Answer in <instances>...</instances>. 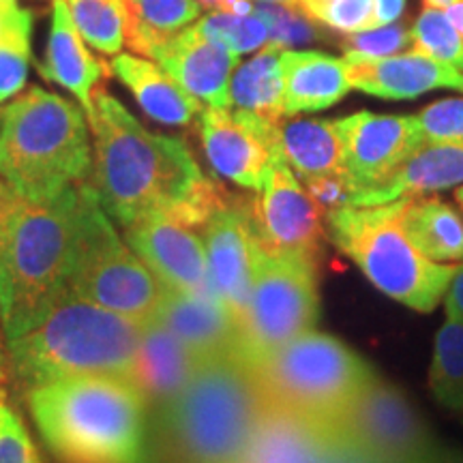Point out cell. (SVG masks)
<instances>
[{
    "mask_svg": "<svg viewBox=\"0 0 463 463\" xmlns=\"http://www.w3.org/2000/svg\"><path fill=\"white\" fill-rule=\"evenodd\" d=\"M5 405H7V403H5V392L0 391V416H3V410H5Z\"/></svg>",
    "mask_w": 463,
    "mask_h": 463,
    "instance_id": "cell-49",
    "label": "cell"
},
{
    "mask_svg": "<svg viewBox=\"0 0 463 463\" xmlns=\"http://www.w3.org/2000/svg\"><path fill=\"white\" fill-rule=\"evenodd\" d=\"M402 200L326 211V234L382 294L419 314H431L459 264L431 262L416 251L399 223Z\"/></svg>",
    "mask_w": 463,
    "mask_h": 463,
    "instance_id": "cell-7",
    "label": "cell"
},
{
    "mask_svg": "<svg viewBox=\"0 0 463 463\" xmlns=\"http://www.w3.org/2000/svg\"><path fill=\"white\" fill-rule=\"evenodd\" d=\"M24 395L61 463H142L148 403L129 378L75 375Z\"/></svg>",
    "mask_w": 463,
    "mask_h": 463,
    "instance_id": "cell-3",
    "label": "cell"
},
{
    "mask_svg": "<svg viewBox=\"0 0 463 463\" xmlns=\"http://www.w3.org/2000/svg\"><path fill=\"white\" fill-rule=\"evenodd\" d=\"M33 14L17 7L0 33V101L24 89L31 61Z\"/></svg>",
    "mask_w": 463,
    "mask_h": 463,
    "instance_id": "cell-31",
    "label": "cell"
},
{
    "mask_svg": "<svg viewBox=\"0 0 463 463\" xmlns=\"http://www.w3.org/2000/svg\"><path fill=\"white\" fill-rule=\"evenodd\" d=\"M84 42L108 56L120 54L129 34L127 0H65Z\"/></svg>",
    "mask_w": 463,
    "mask_h": 463,
    "instance_id": "cell-29",
    "label": "cell"
},
{
    "mask_svg": "<svg viewBox=\"0 0 463 463\" xmlns=\"http://www.w3.org/2000/svg\"><path fill=\"white\" fill-rule=\"evenodd\" d=\"M279 146L281 157L305 183L344 174V153L335 120L279 123Z\"/></svg>",
    "mask_w": 463,
    "mask_h": 463,
    "instance_id": "cell-26",
    "label": "cell"
},
{
    "mask_svg": "<svg viewBox=\"0 0 463 463\" xmlns=\"http://www.w3.org/2000/svg\"><path fill=\"white\" fill-rule=\"evenodd\" d=\"M67 289L137 322H153L164 298V283L133 249L118 239L95 189L78 187V217Z\"/></svg>",
    "mask_w": 463,
    "mask_h": 463,
    "instance_id": "cell-9",
    "label": "cell"
},
{
    "mask_svg": "<svg viewBox=\"0 0 463 463\" xmlns=\"http://www.w3.org/2000/svg\"><path fill=\"white\" fill-rule=\"evenodd\" d=\"M146 56L198 101L211 108H232L230 80L239 67V56L204 37L195 24L153 45Z\"/></svg>",
    "mask_w": 463,
    "mask_h": 463,
    "instance_id": "cell-17",
    "label": "cell"
},
{
    "mask_svg": "<svg viewBox=\"0 0 463 463\" xmlns=\"http://www.w3.org/2000/svg\"><path fill=\"white\" fill-rule=\"evenodd\" d=\"M256 15L260 20H264V24L269 26L270 42L283 45L292 43H303L316 39L314 26L309 24V17L297 7H286V5H256Z\"/></svg>",
    "mask_w": 463,
    "mask_h": 463,
    "instance_id": "cell-37",
    "label": "cell"
},
{
    "mask_svg": "<svg viewBox=\"0 0 463 463\" xmlns=\"http://www.w3.org/2000/svg\"><path fill=\"white\" fill-rule=\"evenodd\" d=\"M455 200H457V204L463 208V184H459V187L455 189Z\"/></svg>",
    "mask_w": 463,
    "mask_h": 463,
    "instance_id": "cell-48",
    "label": "cell"
},
{
    "mask_svg": "<svg viewBox=\"0 0 463 463\" xmlns=\"http://www.w3.org/2000/svg\"><path fill=\"white\" fill-rule=\"evenodd\" d=\"M459 184H463V144H425L384 183L354 195L350 204L375 206L425 198L427 194H438Z\"/></svg>",
    "mask_w": 463,
    "mask_h": 463,
    "instance_id": "cell-20",
    "label": "cell"
},
{
    "mask_svg": "<svg viewBox=\"0 0 463 463\" xmlns=\"http://www.w3.org/2000/svg\"><path fill=\"white\" fill-rule=\"evenodd\" d=\"M195 28L204 37L230 48L236 56L262 50L270 42L269 26L258 15H232L223 11H211L195 22Z\"/></svg>",
    "mask_w": 463,
    "mask_h": 463,
    "instance_id": "cell-32",
    "label": "cell"
},
{
    "mask_svg": "<svg viewBox=\"0 0 463 463\" xmlns=\"http://www.w3.org/2000/svg\"><path fill=\"white\" fill-rule=\"evenodd\" d=\"M425 3V7H431V9H449L450 5H455L457 0H422Z\"/></svg>",
    "mask_w": 463,
    "mask_h": 463,
    "instance_id": "cell-45",
    "label": "cell"
},
{
    "mask_svg": "<svg viewBox=\"0 0 463 463\" xmlns=\"http://www.w3.org/2000/svg\"><path fill=\"white\" fill-rule=\"evenodd\" d=\"M92 174L86 112L56 92L31 89L0 109V176L26 200H52Z\"/></svg>",
    "mask_w": 463,
    "mask_h": 463,
    "instance_id": "cell-6",
    "label": "cell"
},
{
    "mask_svg": "<svg viewBox=\"0 0 463 463\" xmlns=\"http://www.w3.org/2000/svg\"><path fill=\"white\" fill-rule=\"evenodd\" d=\"M408 0H373V28L399 22L405 14Z\"/></svg>",
    "mask_w": 463,
    "mask_h": 463,
    "instance_id": "cell-39",
    "label": "cell"
},
{
    "mask_svg": "<svg viewBox=\"0 0 463 463\" xmlns=\"http://www.w3.org/2000/svg\"><path fill=\"white\" fill-rule=\"evenodd\" d=\"M198 3H200V7H202V5H204V7L206 9H217L219 7V3H222V0H198Z\"/></svg>",
    "mask_w": 463,
    "mask_h": 463,
    "instance_id": "cell-47",
    "label": "cell"
},
{
    "mask_svg": "<svg viewBox=\"0 0 463 463\" xmlns=\"http://www.w3.org/2000/svg\"><path fill=\"white\" fill-rule=\"evenodd\" d=\"M444 15L449 17V22L453 24V28L459 33V37L463 39V0H457L455 5H450L449 9H444Z\"/></svg>",
    "mask_w": 463,
    "mask_h": 463,
    "instance_id": "cell-41",
    "label": "cell"
},
{
    "mask_svg": "<svg viewBox=\"0 0 463 463\" xmlns=\"http://www.w3.org/2000/svg\"><path fill=\"white\" fill-rule=\"evenodd\" d=\"M129 3V34L127 43L133 52L146 56L172 34L200 20L198 0H127Z\"/></svg>",
    "mask_w": 463,
    "mask_h": 463,
    "instance_id": "cell-28",
    "label": "cell"
},
{
    "mask_svg": "<svg viewBox=\"0 0 463 463\" xmlns=\"http://www.w3.org/2000/svg\"><path fill=\"white\" fill-rule=\"evenodd\" d=\"M80 184L42 202L7 184L0 232V324L7 344L31 331L67 292Z\"/></svg>",
    "mask_w": 463,
    "mask_h": 463,
    "instance_id": "cell-4",
    "label": "cell"
},
{
    "mask_svg": "<svg viewBox=\"0 0 463 463\" xmlns=\"http://www.w3.org/2000/svg\"><path fill=\"white\" fill-rule=\"evenodd\" d=\"M283 45L269 42L251 61L236 67L230 80L232 106L281 123L283 118Z\"/></svg>",
    "mask_w": 463,
    "mask_h": 463,
    "instance_id": "cell-27",
    "label": "cell"
},
{
    "mask_svg": "<svg viewBox=\"0 0 463 463\" xmlns=\"http://www.w3.org/2000/svg\"><path fill=\"white\" fill-rule=\"evenodd\" d=\"M200 140L217 176L260 191L270 165L281 157L279 123L247 109L204 108L198 116Z\"/></svg>",
    "mask_w": 463,
    "mask_h": 463,
    "instance_id": "cell-13",
    "label": "cell"
},
{
    "mask_svg": "<svg viewBox=\"0 0 463 463\" xmlns=\"http://www.w3.org/2000/svg\"><path fill=\"white\" fill-rule=\"evenodd\" d=\"M260 3H269V5H286V7H297L298 0H260Z\"/></svg>",
    "mask_w": 463,
    "mask_h": 463,
    "instance_id": "cell-46",
    "label": "cell"
},
{
    "mask_svg": "<svg viewBox=\"0 0 463 463\" xmlns=\"http://www.w3.org/2000/svg\"><path fill=\"white\" fill-rule=\"evenodd\" d=\"M412 48L463 73V39L439 9L425 7L412 24Z\"/></svg>",
    "mask_w": 463,
    "mask_h": 463,
    "instance_id": "cell-33",
    "label": "cell"
},
{
    "mask_svg": "<svg viewBox=\"0 0 463 463\" xmlns=\"http://www.w3.org/2000/svg\"><path fill=\"white\" fill-rule=\"evenodd\" d=\"M0 463H43L26 425L9 405L0 416Z\"/></svg>",
    "mask_w": 463,
    "mask_h": 463,
    "instance_id": "cell-38",
    "label": "cell"
},
{
    "mask_svg": "<svg viewBox=\"0 0 463 463\" xmlns=\"http://www.w3.org/2000/svg\"><path fill=\"white\" fill-rule=\"evenodd\" d=\"M202 361L159 322L144 324L131 382L142 391L148 410L178 395L200 369Z\"/></svg>",
    "mask_w": 463,
    "mask_h": 463,
    "instance_id": "cell-22",
    "label": "cell"
},
{
    "mask_svg": "<svg viewBox=\"0 0 463 463\" xmlns=\"http://www.w3.org/2000/svg\"><path fill=\"white\" fill-rule=\"evenodd\" d=\"M264 410L245 358L204 361L178 395L148 410L142 463H236Z\"/></svg>",
    "mask_w": 463,
    "mask_h": 463,
    "instance_id": "cell-2",
    "label": "cell"
},
{
    "mask_svg": "<svg viewBox=\"0 0 463 463\" xmlns=\"http://www.w3.org/2000/svg\"><path fill=\"white\" fill-rule=\"evenodd\" d=\"M345 62L352 89L378 99H416L439 89L463 92V73L414 50L386 58H354Z\"/></svg>",
    "mask_w": 463,
    "mask_h": 463,
    "instance_id": "cell-18",
    "label": "cell"
},
{
    "mask_svg": "<svg viewBox=\"0 0 463 463\" xmlns=\"http://www.w3.org/2000/svg\"><path fill=\"white\" fill-rule=\"evenodd\" d=\"M331 427L373 463H455L463 455L444 447L405 392L380 373Z\"/></svg>",
    "mask_w": 463,
    "mask_h": 463,
    "instance_id": "cell-11",
    "label": "cell"
},
{
    "mask_svg": "<svg viewBox=\"0 0 463 463\" xmlns=\"http://www.w3.org/2000/svg\"><path fill=\"white\" fill-rule=\"evenodd\" d=\"M430 389L444 408L463 412V320L447 316L433 344Z\"/></svg>",
    "mask_w": 463,
    "mask_h": 463,
    "instance_id": "cell-30",
    "label": "cell"
},
{
    "mask_svg": "<svg viewBox=\"0 0 463 463\" xmlns=\"http://www.w3.org/2000/svg\"><path fill=\"white\" fill-rule=\"evenodd\" d=\"M42 73L71 92L89 118L92 95L106 75V67L84 45L82 33L75 26L65 0H52V34Z\"/></svg>",
    "mask_w": 463,
    "mask_h": 463,
    "instance_id": "cell-23",
    "label": "cell"
},
{
    "mask_svg": "<svg viewBox=\"0 0 463 463\" xmlns=\"http://www.w3.org/2000/svg\"><path fill=\"white\" fill-rule=\"evenodd\" d=\"M444 307H447V316L463 320V264H459L455 277L449 283L447 294H444Z\"/></svg>",
    "mask_w": 463,
    "mask_h": 463,
    "instance_id": "cell-40",
    "label": "cell"
},
{
    "mask_svg": "<svg viewBox=\"0 0 463 463\" xmlns=\"http://www.w3.org/2000/svg\"><path fill=\"white\" fill-rule=\"evenodd\" d=\"M9 384V367H7V352L0 345V391Z\"/></svg>",
    "mask_w": 463,
    "mask_h": 463,
    "instance_id": "cell-43",
    "label": "cell"
},
{
    "mask_svg": "<svg viewBox=\"0 0 463 463\" xmlns=\"http://www.w3.org/2000/svg\"><path fill=\"white\" fill-rule=\"evenodd\" d=\"M412 45V31L403 24L378 26L372 31L347 34L344 42L345 61L354 58H386L402 54Z\"/></svg>",
    "mask_w": 463,
    "mask_h": 463,
    "instance_id": "cell-35",
    "label": "cell"
},
{
    "mask_svg": "<svg viewBox=\"0 0 463 463\" xmlns=\"http://www.w3.org/2000/svg\"><path fill=\"white\" fill-rule=\"evenodd\" d=\"M335 125L344 153L350 200L384 183L399 165L427 144L414 114L356 112L337 118Z\"/></svg>",
    "mask_w": 463,
    "mask_h": 463,
    "instance_id": "cell-14",
    "label": "cell"
},
{
    "mask_svg": "<svg viewBox=\"0 0 463 463\" xmlns=\"http://www.w3.org/2000/svg\"><path fill=\"white\" fill-rule=\"evenodd\" d=\"M297 9L311 22L341 34L373 28V0H298Z\"/></svg>",
    "mask_w": 463,
    "mask_h": 463,
    "instance_id": "cell-34",
    "label": "cell"
},
{
    "mask_svg": "<svg viewBox=\"0 0 463 463\" xmlns=\"http://www.w3.org/2000/svg\"><path fill=\"white\" fill-rule=\"evenodd\" d=\"M317 317V262L303 256L269 253L256 241L239 354L249 364H256L292 339L314 331Z\"/></svg>",
    "mask_w": 463,
    "mask_h": 463,
    "instance_id": "cell-10",
    "label": "cell"
},
{
    "mask_svg": "<svg viewBox=\"0 0 463 463\" xmlns=\"http://www.w3.org/2000/svg\"><path fill=\"white\" fill-rule=\"evenodd\" d=\"M283 116L322 112L352 90L345 58L316 50H283Z\"/></svg>",
    "mask_w": 463,
    "mask_h": 463,
    "instance_id": "cell-21",
    "label": "cell"
},
{
    "mask_svg": "<svg viewBox=\"0 0 463 463\" xmlns=\"http://www.w3.org/2000/svg\"><path fill=\"white\" fill-rule=\"evenodd\" d=\"M198 234L204 242L208 277L215 297L228 307L241 333V322L251 289L253 249H256L251 198H239L225 191L223 200L198 228Z\"/></svg>",
    "mask_w": 463,
    "mask_h": 463,
    "instance_id": "cell-15",
    "label": "cell"
},
{
    "mask_svg": "<svg viewBox=\"0 0 463 463\" xmlns=\"http://www.w3.org/2000/svg\"><path fill=\"white\" fill-rule=\"evenodd\" d=\"M92 174L89 178L109 219L131 225L172 217L198 232L225 189L204 176L187 144L148 131L106 90L92 95Z\"/></svg>",
    "mask_w": 463,
    "mask_h": 463,
    "instance_id": "cell-1",
    "label": "cell"
},
{
    "mask_svg": "<svg viewBox=\"0 0 463 463\" xmlns=\"http://www.w3.org/2000/svg\"><path fill=\"white\" fill-rule=\"evenodd\" d=\"M5 211H7V184L3 181L0 183V232H3L5 223Z\"/></svg>",
    "mask_w": 463,
    "mask_h": 463,
    "instance_id": "cell-44",
    "label": "cell"
},
{
    "mask_svg": "<svg viewBox=\"0 0 463 463\" xmlns=\"http://www.w3.org/2000/svg\"><path fill=\"white\" fill-rule=\"evenodd\" d=\"M155 322L181 339L202 363L225 354H239V324L228 307L215 297L178 292L164 286V298Z\"/></svg>",
    "mask_w": 463,
    "mask_h": 463,
    "instance_id": "cell-19",
    "label": "cell"
},
{
    "mask_svg": "<svg viewBox=\"0 0 463 463\" xmlns=\"http://www.w3.org/2000/svg\"><path fill=\"white\" fill-rule=\"evenodd\" d=\"M414 116L427 144H463V97L436 101Z\"/></svg>",
    "mask_w": 463,
    "mask_h": 463,
    "instance_id": "cell-36",
    "label": "cell"
},
{
    "mask_svg": "<svg viewBox=\"0 0 463 463\" xmlns=\"http://www.w3.org/2000/svg\"><path fill=\"white\" fill-rule=\"evenodd\" d=\"M125 239L165 288L215 297L204 242L194 228L172 217H148L127 225Z\"/></svg>",
    "mask_w": 463,
    "mask_h": 463,
    "instance_id": "cell-16",
    "label": "cell"
},
{
    "mask_svg": "<svg viewBox=\"0 0 463 463\" xmlns=\"http://www.w3.org/2000/svg\"><path fill=\"white\" fill-rule=\"evenodd\" d=\"M15 9H17L15 0H0V33H3V28H5V24H7L9 15L14 14Z\"/></svg>",
    "mask_w": 463,
    "mask_h": 463,
    "instance_id": "cell-42",
    "label": "cell"
},
{
    "mask_svg": "<svg viewBox=\"0 0 463 463\" xmlns=\"http://www.w3.org/2000/svg\"><path fill=\"white\" fill-rule=\"evenodd\" d=\"M251 225L264 251L303 256L314 262L320 258L322 208L283 157L273 161L262 189L251 198Z\"/></svg>",
    "mask_w": 463,
    "mask_h": 463,
    "instance_id": "cell-12",
    "label": "cell"
},
{
    "mask_svg": "<svg viewBox=\"0 0 463 463\" xmlns=\"http://www.w3.org/2000/svg\"><path fill=\"white\" fill-rule=\"evenodd\" d=\"M109 69L131 90L144 112L161 125H191L204 109L202 101L189 95L172 75L140 56L116 54Z\"/></svg>",
    "mask_w": 463,
    "mask_h": 463,
    "instance_id": "cell-24",
    "label": "cell"
},
{
    "mask_svg": "<svg viewBox=\"0 0 463 463\" xmlns=\"http://www.w3.org/2000/svg\"><path fill=\"white\" fill-rule=\"evenodd\" d=\"M266 408L333 425L378 372L350 345L314 331L251 364Z\"/></svg>",
    "mask_w": 463,
    "mask_h": 463,
    "instance_id": "cell-8",
    "label": "cell"
},
{
    "mask_svg": "<svg viewBox=\"0 0 463 463\" xmlns=\"http://www.w3.org/2000/svg\"><path fill=\"white\" fill-rule=\"evenodd\" d=\"M399 223L416 251L431 262H463V217L438 198L402 200Z\"/></svg>",
    "mask_w": 463,
    "mask_h": 463,
    "instance_id": "cell-25",
    "label": "cell"
},
{
    "mask_svg": "<svg viewBox=\"0 0 463 463\" xmlns=\"http://www.w3.org/2000/svg\"><path fill=\"white\" fill-rule=\"evenodd\" d=\"M144 322L67 289L31 331L9 341V382L22 392L75 375H120L136 367Z\"/></svg>",
    "mask_w": 463,
    "mask_h": 463,
    "instance_id": "cell-5",
    "label": "cell"
}]
</instances>
